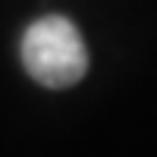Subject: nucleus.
Segmentation results:
<instances>
[{
    "instance_id": "obj_1",
    "label": "nucleus",
    "mask_w": 157,
    "mask_h": 157,
    "mask_svg": "<svg viewBox=\"0 0 157 157\" xmlns=\"http://www.w3.org/2000/svg\"><path fill=\"white\" fill-rule=\"evenodd\" d=\"M25 72L47 88H66L88 72V50L77 25L61 14L30 22L19 44Z\"/></svg>"
}]
</instances>
